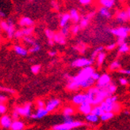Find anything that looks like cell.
Listing matches in <instances>:
<instances>
[{"mask_svg":"<svg viewBox=\"0 0 130 130\" xmlns=\"http://www.w3.org/2000/svg\"><path fill=\"white\" fill-rule=\"evenodd\" d=\"M60 101L57 99H52L50 100H48L46 103V105H45V109H46L47 111L49 113V112H52L55 110L58 106H60Z\"/></svg>","mask_w":130,"mask_h":130,"instance_id":"52a82bcc","label":"cell"},{"mask_svg":"<svg viewBox=\"0 0 130 130\" xmlns=\"http://www.w3.org/2000/svg\"><path fill=\"white\" fill-rule=\"evenodd\" d=\"M113 116H114V113L113 112H104V113L100 117V118L102 121H106L113 118Z\"/></svg>","mask_w":130,"mask_h":130,"instance_id":"484cf974","label":"cell"},{"mask_svg":"<svg viewBox=\"0 0 130 130\" xmlns=\"http://www.w3.org/2000/svg\"><path fill=\"white\" fill-rule=\"evenodd\" d=\"M119 83L122 86H126L128 84V80H127V79H125V78L121 77V78H119Z\"/></svg>","mask_w":130,"mask_h":130,"instance_id":"bcb514c9","label":"cell"},{"mask_svg":"<svg viewBox=\"0 0 130 130\" xmlns=\"http://www.w3.org/2000/svg\"><path fill=\"white\" fill-rule=\"evenodd\" d=\"M7 22L9 23V28H8L7 31H6V34H7L9 38H13L14 37L15 32H16L14 24V22H13V21L11 20V19H8Z\"/></svg>","mask_w":130,"mask_h":130,"instance_id":"9a60e30c","label":"cell"},{"mask_svg":"<svg viewBox=\"0 0 130 130\" xmlns=\"http://www.w3.org/2000/svg\"><path fill=\"white\" fill-rule=\"evenodd\" d=\"M48 113V112L46 110L45 108H43V109H37V112L34 114L31 115V118H34V119H41V118H44L45 116Z\"/></svg>","mask_w":130,"mask_h":130,"instance_id":"5bb4252c","label":"cell"},{"mask_svg":"<svg viewBox=\"0 0 130 130\" xmlns=\"http://www.w3.org/2000/svg\"><path fill=\"white\" fill-rule=\"evenodd\" d=\"M104 49V47L103 46H99V47H98L97 48L94 49V51L93 52V53L91 54V60H94L95 58H97L98 55H99L100 53H102V50Z\"/></svg>","mask_w":130,"mask_h":130,"instance_id":"d6a6232c","label":"cell"},{"mask_svg":"<svg viewBox=\"0 0 130 130\" xmlns=\"http://www.w3.org/2000/svg\"><path fill=\"white\" fill-rule=\"evenodd\" d=\"M116 47H117V44H116V43H112V44H110L107 45V46L106 47V50H108V51H111V50L114 49Z\"/></svg>","mask_w":130,"mask_h":130,"instance_id":"681fc988","label":"cell"},{"mask_svg":"<svg viewBox=\"0 0 130 130\" xmlns=\"http://www.w3.org/2000/svg\"><path fill=\"white\" fill-rule=\"evenodd\" d=\"M80 29L81 28L79 26V25H73V26L71 28V32H72L73 34H77L78 32H79Z\"/></svg>","mask_w":130,"mask_h":130,"instance_id":"60d3db41","label":"cell"},{"mask_svg":"<svg viewBox=\"0 0 130 130\" xmlns=\"http://www.w3.org/2000/svg\"><path fill=\"white\" fill-rule=\"evenodd\" d=\"M12 120L10 118V117H9L8 115H3V117H1V119H0V124H1L2 127H3L4 128H11V125H12Z\"/></svg>","mask_w":130,"mask_h":130,"instance_id":"9c48e42d","label":"cell"},{"mask_svg":"<svg viewBox=\"0 0 130 130\" xmlns=\"http://www.w3.org/2000/svg\"><path fill=\"white\" fill-rule=\"evenodd\" d=\"M91 113L99 118V117H101L104 113V111L102 110V109L100 106H94L92 109Z\"/></svg>","mask_w":130,"mask_h":130,"instance_id":"d4e9b609","label":"cell"},{"mask_svg":"<svg viewBox=\"0 0 130 130\" xmlns=\"http://www.w3.org/2000/svg\"><path fill=\"white\" fill-rule=\"evenodd\" d=\"M99 14L104 18H111V12H110L109 10V9L106 8V7H103V6H102V7L99 9Z\"/></svg>","mask_w":130,"mask_h":130,"instance_id":"cb8c5ba5","label":"cell"},{"mask_svg":"<svg viewBox=\"0 0 130 130\" xmlns=\"http://www.w3.org/2000/svg\"><path fill=\"white\" fill-rule=\"evenodd\" d=\"M110 32L118 37V38H121V39H125L128 37V34H130V27L128 26H120L118 28H114V29H110Z\"/></svg>","mask_w":130,"mask_h":130,"instance_id":"3957f363","label":"cell"},{"mask_svg":"<svg viewBox=\"0 0 130 130\" xmlns=\"http://www.w3.org/2000/svg\"><path fill=\"white\" fill-rule=\"evenodd\" d=\"M106 90V91L110 94V95H113L115 91L117 90V87L114 83H109V85L106 87H104Z\"/></svg>","mask_w":130,"mask_h":130,"instance_id":"83f0119b","label":"cell"},{"mask_svg":"<svg viewBox=\"0 0 130 130\" xmlns=\"http://www.w3.org/2000/svg\"><path fill=\"white\" fill-rule=\"evenodd\" d=\"M94 72V69L91 66L84 68L79 71V74L72 77V80L76 82L77 83H79H79L81 82L91 78V75Z\"/></svg>","mask_w":130,"mask_h":130,"instance_id":"6da1fadb","label":"cell"},{"mask_svg":"<svg viewBox=\"0 0 130 130\" xmlns=\"http://www.w3.org/2000/svg\"><path fill=\"white\" fill-rule=\"evenodd\" d=\"M74 121L73 118L69 116H63V123H71Z\"/></svg>","mask_w":130,"mask_h":130,"instance_id":"f6af8a7d","label":"cell"},{"mask_svg":"<svg viewBox=\"0 0 130 130\" xmlns=\"http://www.w3.org/2000/svg\"><path fill=\"white\" fill-rule=\"evenodd\" d=\"M23 40L25 43H27L29 44V45H31V47L32 46H34V45H35L37 44V42L35 41V40L34 38H32L31 37H23Z\"/></svg>","mask_w":130,"mask_h":130,"instance_id":"d590c367","label":"cell"},{"mask_svg":"<svg viewBox=\"0 0 130 130\" xmlns=\"http://www.w3.org/2000/svg\"><path fill=\"white\" fill-rule=\"evenodd\" d=\"M127 13H128V19H129V21H130V7L127 8Z\"/></svg>","mask_w":130,"mask_h":130,"instance_id":"680465c9","label":"cell"},{"mask_svg":"<svg viewBox=\"0 0 130 130\" xmlns=\"http://www.w3.org/2000/svg\"><path fill=\"white\" fill-rule=\"evenodd\" d=\"M93 63V60L87 59V58H79V59H76L71 63V67L73 68H87L90 67Z\"/></svg>","mask_w":130,"mask_h":130,"instance_id":"5b68a950","label":"cell"},{"mask_svg":"<svg viewBox=\"0 0 130 130\" xmlns=\"http://www.w3.org/2000/svg\"><path fill=\"white\" fill-rule=\"evenodd\" d=\"M24 123L22 121L15 120L13 121V123L11 125V129L12 130H22L24 128Z\"/></svg>","mask_w":130,"mask_h":130,"instance_id":"ffe728a7","label":"cell"},{"mask_svg":"<svg viewBox=\"0 0 130 130\" xmlns=\"http://www.w3.org/2000/svg\"><path fill=\"white\" fill-rule=\"evenodd\" d=\"M120 68H121V64H120L119 61H118V60H115V61L112 62L109 67V70H111V71L120 70Z\"/></svg>","mask_w":130,"mask_h":130,"instance_id":"1f68e13d","label":"cell"},{"mask_svg":"<svg viewBox=\"0 0 130 130\" xmlns=\"http://www.w3.org/2000/svg\"><path fill=\"white\" fill-rule=\"evenodd\" d=\"M34 22L29 17H22L19 20V25L22 27H32Z\"/></svg>","mask_w":130,"mask_h":130,"instance_id":"8fae6325","label":"cell"},{"mask_svg":"<svg viewBox=\"0 0 130 130\" xmlns=\"http://www.w3.org/2000/svg\"><path fill=\"white\" fill-rule=\"evenodd\" d=\"M14 37L18 38V39H20V38H23L24 36H23V34H22V30H18L16 31L15 32V35H14Z\"/></svg>","mask_w":130,"mask_h":130,"instance_id":"7dc6e473","label":"cell"},{"mask_svg":"<svg viewBox=\"0 0 130 130\" xmlns=\"http://www.w3.org/2000/svg\"><path fill=\"white\" fill-rule=\"evenodd\" d=\"M121 109V106L120 105V103H118V102L114 103V106H113V113H118Z\"/></svg>","mask_w":130,"mask_h":130,"instance_id":"7bdbcfd3","label":"cell"},{"mask_svg":"<svg viewBox=\"0 0 130 130\" xmlns=\"http://www.w3.org/2000/svg\"><path fill=\"white\" fill-rule=\"evenodd\" d=\"M48 55L50 56H54L56 55V51H49L48 52Z\"/></svg>","mask_w":130,"mask_h":130,"instance_id":"6f0895ef","label":"cell"},{"mask_svg":"<svg viewBox=\"0 0 130 130\" xmlns=\"http://www.w3.org/2000/svg\"><path fill=\"white\" fill-rule=\"evenodd\" d=\"M95 14V12H90L89 13V14L86 16V17H84L83 18L80 22H79V26L81 29H83V28H86L88 24H89V22H90V19L93 18L94 15Z\"/></svg>","mask_w":130,"mask_h":130,"instance_id":"7c38bea8","label":"cell"},{"mask_svg":"<svg viewBox=\"0 0 130 130\" xmlns=\"http://www.w3.org/2000/svg\"><path fill=\"white\" fill-rule=\"evenodd\" d=\"M60 32L63 36L66 37L68 34V32H69V25H67V26H65L63 28H61Z\"/></svg>","mask_w":130,"mask_h":130,"instance_id":"ee69618b","label":"cell"},{"mask_svg":"<svg viewBox=\"0 0 130 130\" xmlns=\"http://www.w3.org/2000/svg\"><path fill=\"white\" fill-rule=\"evenodd\" d=\"M52 6H53V9H55V10H59V5H58V3H56V2H52Z\"/></svg>","mask_w":130,"mask_h":130,"instance_id":"9f6ffc18","label":"cell"},{"mask_svg":"<svg viewBox=\"0 0 130 130\" xmlns=\"http://www.w3.org/2000/svg\"><path fill=\"white\" fill-rule=\"evenodd\" d=\"M31 103H25L23 106H17L14 108V110L20 116L25 117V118H31Z\"/></svg>","mask_w":130,"mask_h":130,"instance_id":"277c9868","label":"cell"},{"mask_svg":"<svg viewBox=\"0 0 130 130\" xmlns=\"http://www.w3.org/2000/svg\"><path fill=\"white\" fill-rule=\"evenodd\" d=\"M117 101H118V96H116V95H111V96L108 97L107 99L105 101H104V102H106L107 103H110V104H113V103L117 102Z\"/></svg>","mask_w":130,"mask_h":130,"instance_id":"f35d334b","label":"cell"},{"mask_svg":"<svg viewBox=\"0 0 130 130\" xmlns=\"http://www.w3.org/2000/svg\"><path fill=\"white\" fill-rule=\"evenodd\" d=\"M6 100H7V97L6 95H4V94L0 95V102H1V104H4Z\"/></svg>","mask_w":130,"mask_h":130,"instance_id":"db71d44e","label":"cell"},{"mask_svg":"<svg viewBox=\"0 0 130 130\" xmlns=\"http://www.w3.org/2000/svg\"><path fill=\"white\" fill-rule=\"evenodd\" d=\"M19 117H20V115L18 113V112H16L15 110H14V111H13V113H12V118L14 119V121L15 120H18Z\"/></svg>","mask_w":130,"mask_h":130,"instance_id":"11a10c76","label":"cell"},{"mask_svg":"<svg viewBox=\"0 0 130 130\" xmlns=\"http://www.w3.org/2000/svg\"><path fill=\"white\" fill-rule=\"evenodd\" d=\"M116 19H117V21H118V22H120V23L125 22L128 20H129L127 11H125V10L119 11L116 15Z\"/></svg>","mask_w":130,"mask_h":130,"instance_id":"4fadbf2b","label":"cell"},{"mask_svg":"<svg viewBox=\"0 0 130 130\" xmlns=\"http://www.w3.org/2000/svg\"><path fill=\"white\" fill-rule=\"evenodd\" d=\"M92 105L91 104H90L88 102H84L83 104H81L80 106H79L78 107V109H79V111L81 112L84 115H88V114H90L91 113V111H92Z\"/></svg>","mask_w":130,"mask_h":130,"instance_id":"ba28073f","label":"cell"},{"mask_svg":"<svg viewBox=\"0 0 130 130\" xmlns=\"http://www.w3.org/2000/svg\"><path fill=\"white\" fill-rule=\"evenodd\" d=\"M100 106L102 107V110L104 112H113V106H114V103L113 104H110L107 103L106 102H103Z\"/></svg>","mask_w":130,"mask_h":130,"instance_id":"7402d4cb","label":"cell"},{"mask_svg":"<svg viewBox=\"0 0 130 130\" xmlns=\"http://www.w3.org/2000/svg\"><path fill=\"white\" fill-rule=\"evenodd\" d=\"M0 16H1L2 18H3V17H5V14H4V12H3L2 10L0 11Z\"/></svg>","mask_w":130,"mask_h":130,"instance_id":"94428289","label":"cell"},{"mask_svg":"<svg viewBox=\"0 0 130 130\" xmlns=\"http://www.w3.org/2000/svg\"><path fill=\"white\" fill-rule=\"evenodd\" d=\"M75 113V109L72 107H66L63 110V116H69L71 117Z\"/></svg>","mask_w":130,"mask_h":130,"instance_id":"e575fe53","label":"cell"},{"mask_svg":"<svg viewBox=\"0 0 130 130\" xmlns=\"http://www.w3.org/2000/svg\"><path fill=\"white\" fill-rule=\"evenodd\" d=\"M83 123L80 121H74L71 123H62L60 125H56L53 126V130H71L72 128L80 127Z\"/></svg>","mask_w":130,"mask_h":130,"instance_id":"7a4b0ae2","label":"cell"},{"mask_svg":"<svg viewBox=\"0 0 130 130\" xmlns=\"http://www.w3.org/2000/svg\"><path fill=\"white\" fill-rule=\"evenodd\" d=\"M69 14H70V17H71V20L72 21L75 25H76V23L80 22V16H79V12H78V10L76 9L72 8L70 10Z\"/></svg>","mask_w":130,"mask_h":130,"instance_id":"e0dca14e","label":"cell"},{"mask_svg":"<svg viewBox=\"0 0 130 130\" xmlns=\"http://www.w3.org/2000/svg\"><path fill=\"white\" fill-rule=\"evenodd\" d=\"M79 3L82 5H89L92 3L91 0H79Z\"/></svg>","mask_w":130,"mask_h":130,"instance_id":"f5cc1de1","label":"cell"},{"mask_svg":"<svg viewBox=\"0 0 130 130\" xmlns=\"http://www.w3.org/2000/svg\"><path fill=\"white\" fill-rule=\"evenodd\" d=\"M118 72L121 74L130 75V69H120V70H118Z\"/></svg>","mask_w":130,"mask_h":130,"instance_id":"f907efd6","label":"cell"},{"mask_svg":"<svg viewBox=\"0 0 130 130\" xmlns=\"http://www.w3.org/2000/svg\"><path fill=\"white\" fill-rule=\"evenodd\" d=\"M71 20V17L69 13H65L60 15V26L61 28H63L65 26L68 25V22Z\"/></svg>","mask_w":130,"mask_h":130,"instance_id":"2e32d148","label":"cell"},{"mask_svg":"<svg viewBox=\"0 0 130 130\" xmlns=\"http://www.w3.org/2000/svg\"><path fill=\"white\" fill-rule=\"evenodd\" d=\"M44 32H45V35H46L47 38L48 39V41H53L56 34L53 30H51L49 29H47L44 30Z\"/></svg>","mask_w":130,"mask_h":130,"instance_id":"836d02e7","label":"cell"},{"mask_svg":"<svg viewBox=\"0 0 130 130\" xmlns=\"http://www.w3.org/2000/svg\"><path fill=\"white\" fill-rule=\"evenodd\" d=\"M72 102L75 105L80 106L81 104L86 102V94H77L73 96Z\"/></svg>","mask_w":130,"mask_h":130,"instance_id":"30bf717a","label":"cell"},{"mask_svg":"<svg viewBox=\"0 0 130 130\" xmlns=\"http://www.w3.org/2000/svg\"><path fill=\"white\" fill-rule=\"evenodd\" d=\"M99 3L103 6V7L109 9V8H112L113 6L115 1L114 0H100Z\"/></svg>","mask_w":130,"mask_h":130,"instance_id":"603a6c76","label":"cell"},{"mask_svg":"<svg viewBox=\"0 0 130 130\" xmlns=\"http://www.w3.org/2000/svg\"><path fill=\"white\" fill-rule=\"evenodd\" d=\"M45 105H46V103H45L44 101L39 99L37 101V108L38 109H43V108H45Z\"/></svg>","mask_w":130,"mask_h":130,"instance_id":"b9f144b4","label":"cell"},{"mask_svg":"<svg viewBox=\"0 0 130 130\" xmlns=\"http://www.w3.org/2000/svg\"><path fill=\"white\" fill-rule=\"evenodd\" d=\"M85 118H86V120H87L88 122H90V123H97L98 121H99V117H97V116H95V115H94V114H92V113L87 115V116L85 117Z\"/></svg>","mask_w":130,"mask_h":130,"instance_id":"f1b7e54d","label":"cell"},{"mask_svg":"<svg viewBox=\"0 0 130 130\" xmlns=\"http://www.w3.org/2000/svg\"><path fill=\"white\" fill-rule=\"evenodd\" d=\"M6 112V106L4 104H0V113L4 115Z\"/></svg>","mask_w":130,"mask_h":130,"instance_id":"816d5d0a","label":"cell"},{"mask_svg":"<svg viewBox=\"0 0 130 130\" xmlns=\"http://www.w3.org/2000/svg\"><path fill=\"white\" fill-rule=\"evenodd\" d=\"M54 42L60 44H64L66 43V37L63 36L60 32H57V34H55L54 39H53Z\"/></svg>","mask_w":130,"mask_h":130,"instance_id":"d6986e66","label":"cell"},{"mask_svg":"<svg viewBox=\"0 0 130 130\" xmlns=\"http://www.w3.org/2000/svg\"><path fill=\"white\" fill-rule=\"evenodd\" d=\"M14 51L17 55L22 56H25L28 54V50L18 44L14 45Z\"/></svg>","mask_w":130,"mask_h":130,"instance_id":"ac0fdd59","label":"cell"},{"mask_svg":"<svg viewBox=\"0 0 130 130\" xmlns=\"http://www.w3.org/2000/svg\"><path fill=\"white\" fill-rule=\"evenodd\" d=\"M40 50H41V46H40V44H38L37 43L35 45H34V46H32V47L29 48V53H37V52H39Z\"/></svg>","mask_w":130,"mask_h":130,"instance_id":"ab89813d","label":"cell"},{"mask_svg":"<svg viewBox=\"0 0 130 130\" xmlns=\"http://www.w3.org/2000/svg\"><path fill=\"white\" fill-rule=\"evenodd\" d=\"M95 81L92 79V78H90L88 79H86L79 83V87L82 88H90L92 87L94 84Z\"/></svg>","mask_w":130,"mask_h":130,"instance_id":"44dd1931","label":"cell"},{"mask_svg":"<svg viewBox=\"0 0 130 130\" xmlns=\"http://www.w3.org/2000/svg\"><path fill=\"white\" fill-rule=\"evenodd\" d=\"M106 59V53L104 52H102L99 55H98L97 58H96V61H97V64L99 66H101V65L103 63L104 60Z\"/></svg>","mask_w":130,"mask_h":130,"instance_id":"4316f807","label":"cell"},{"mask_svg":"<svg viewBox=\"0 0 130 130\" xmlns=\"http://www.w3.org/2000/svg\"><path fill=\"white\" fill-rule=\"evenodd\" d=\"M130 48L128 47V45L125 42L120 45H118V52L120 53H126L129 51Z\"/></svg>","mask_w":130,"mask_h":130,"instance_id":"f546056e","label":"cell"},{"mask_svg":"<svg viewBox=\"0 0 130 130\" xmlns=\"http://www.w3.org/2000/svg\"><path fill=\"white\" fill-rule=\"evenodd\" d=\"M0 90H2L3 92H6V93H9V94H16V90L13 88H10V87H0Z\"/></svg>","mask_w":130,"mask_h":130,"instance_id":"8d00e7d4","label":"cell"},{"mask_svg":"<svg viewBox=\"0 0 130 130\" xmlns=\"http://www.w3.org/2000/svg\"><path fill=\"white\" fill-rule=\"evenodd\" d=\"M22 34L24 37H30L32 32H34V27H27V28H24L22 29Z\"/></svg>","mask_w":130,"mask_h":130,"instance_id":"4dcf8cb0","label":"cell"},{"mask_svg":"<svg viewBox=\"0 0 130 130\" xmlns=\"http://www.w3.org/2000/svg\"><path fill=\"white\" fill-rule=\"evenodd\" d=\"M53 44H54V41H48V44L49 45H53Z\"/></svg>","mask_w":130,"mask_h":130,"instance_id":"91938a15","label":"cell"},{"mask_svg":"<svg viewBox=\"0 0 130 130\" xmlns=\"http://www.w3.org/2000/svg\"><path fill=\"white\" fill-rule=\"evenodd\" d=\"M124 113H125V114H126V115H128V114L130 113V112L128 111V110L125 109V111H124Z\"/></svg>","mask_w":130,"mask_h":130,"instance_id":"6125c7cd","label":"cell"},{"mask_svg":"<svg viewBox=\"0 0 130 130\" xmlns=\"http://www.w3.org/2000/svg\"><path fill=\"white\" fill-rule=\"evenodd\" d=\"M109 83H111V78L108 74H103L100 76L99 79L97 81L96 87L99 89L107 87Z\"/></svg>","mask_w":130,"mask_h":130,"instance_id":"8992f818","label":"cell"},{"mask_svg":"<svg viewBox=\"0 0 130 130\" xmlns=\"http://www.w3.org/2000/svg\"><path fill=\"white\" fill-rule=\"evenodd\" d=\"M100 75L99 74V73H98V72H95V71H94V72L92 74V75H91V78H92V79L93 80H94L95 82H97L98 80H99V78H100Z\"/></svg>","mask_w":130,"mask_h":130,"instance_id":"c3c4849f","label":"cell"},{"mask_svg":"<svg viewBox=\"0 0 130 130\" xmlns=\"http://www.w3.org/2000/svg\"><path fill=\"white\" fill-rule=\"evenodd\" d=\"M41 65L40 64H34L31 67V72L34 75H37L39 73V71H41Z\"/></svg>","mask_w":130,"mask_h":130,"instance_id":"74e56055","label":"cell"}]
</instances>
